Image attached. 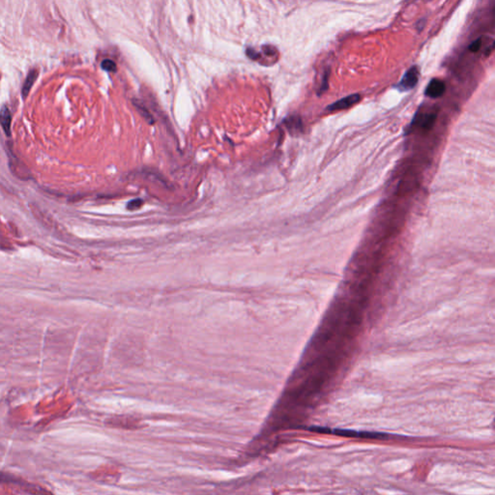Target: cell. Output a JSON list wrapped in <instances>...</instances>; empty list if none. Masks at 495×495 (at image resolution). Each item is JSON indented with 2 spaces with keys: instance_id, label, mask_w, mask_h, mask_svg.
<instances>
[{
  "instance_id": "1",
  "label": "cell",
  "mask_w": 495,
  "mask_h": 495,
  "mask_svg": "<svg viewBox=\"0 0 495 495\" xmlns=\"http://www.w3.org/2000/svg\"><path fill=\"white\" fill-rule=\"evenodd\" d=\"M309 431L320 433H331L334 435H339L342 437H350V438H360V439H386L388 438V434L382 433H372V432H358V431H350V430H331L325 428H313L309 429Z\"/></svg>"
},
{
  "instance_id": "2",
  "label": "cell",
  "mask_w": 495,
  "mask_h": 495,
  "mask_svg": "<svg viewBox=\"0 0 495 495\" xmlns=\"http://www.w3.org/2000/svg\"><path fill=\"white\" fill-rule=\"evenodd\" d=\"M419 68L413 66L403 75L401 81L396 85V88L401 92H407L413 89L419 81Z\"/></svg>"
},
{
  "instance_id": "3",
  "label": "cell",
  "mask_w": 495,
  "mask_h": 495,
  "mask_svg": "<svg viewBox=\"0 0 495 495\" xmlns=\"http://www.w3.org/2000/svg\"><path fill=\"white\" fill-rule=\"evenodd\" d=\"M446 90V85L443 80L439 78H433L430 81L429 85L425 90V94L427 97L432 99L440 98Z\"/></svg>"
},
{
  "instance_id": "4",
  "label": "cell",
  "mask_w": 495,
  "mask_h": 495,
  "mask_svg": "<svg viewBox=\"0 0 495 495\" xmlns=\"http://www.w3.org/2000/svg\"><path fill=\"white\" fill-rule=\"evenodd\" d=\"M361 99V96L359 94H352V95H349L347 97H344L333 104H331L330 106L327 107V110H330V111H336V110H341V109H346L352 106H354L356 103H358Z\"/></svg>"
},
{
  "instance_id": "5",
  "label": "cell",
  "mask_w": 495,
  "mask_h": 495,
  "mask_svg": "<svg viewBox=\"0 0 495 495\" xmlns=\"http://www.w3.org/2000/svg\"><path fill=\"white\" fill-rule=\"evenodd\" d=\"M435 118H436V115L434 113L419 115L418 117H415L414 121L412 122V125L417 124L419 127H421L424 130H431L434 124Z\"/></svg>"
},
{
  "instance_id": "6",
  "label": "cell",
  "mask_w": 495,
  "mask_h": 495,
  "mask_svg": "<svg viewBox=\"0 0 495 495\" xmlns=\"http://www.w3.org/2000/svg\"><path fill=\"white\" fill-rule=\"evenodd\" d=\"M11 121H12V115L8 108L3 107L0 111V124L5 131L7 136H10L11 131Z\"/></svg>"
},
{
  "instance_id": "7",
  "label": "cell",
  "mask_w": 495,
  "mask_h": 495,
  "mask_svg": "<svg viewBox=\"0 0 495 495\" xmlns=\"http://www.w3.org/2000/svg\"><path fill=\"white\" fill-rule=\"evenodd\" d=\"M39 73L37 70H32L30 71V73L28 74L24 83H23V86H22V90H21V93H22V97H26L32 87V85L34 84L35 80L37 79V77H38Z\"/></svg>"
},
{
  "instance_id": "8",
  "label": "cell",
  "mask_w": 495,
  "mask_h": 495,
  "mask_svg": "<svg viewBox=\"0 0 495 495\" xmlns=\"http://www.w3.org/2000/svg\"><path fill=\"white\" fill-rule=\"evenodd\" d=\"M134 104H135V106L138 108V109L139 110V112L141 113V115H142V116H144V117H145V119H146L149 123H154V121H155V120L153 119V117H152L151 113L147 110V108H146L145 107H143L142 105H139L138 102H134Z\"/></svg>"
},
{
  "instance_id": "9",
  "label": "cell",
  "mask_w": 495,
  "mask_h": 495,
  "mask_svg": "<svg viewBox=\"0 0 495 495\" xmlns=\"http://www.w3.org/2000/svg\"><path fill=\"white\" fill-rule=\"evenodd\" d=\"M102 68L108 72H115L117 69V66L114 61H112L110 59H105L102 62Z\"/></svg>"
},
{
  "instance_id": "10",
  "label": "cell",
  "mask_w": 495,
  "mask_h": 495,
  "mask_svg": "<svg viewBox=\"0 0 495 495\" xmlns=\"http://www.w3.org/2000/svg\"><path fill=\"white\" fill-rule=\"evenodd\" d=\"M481 46H482V39L478 38L477 40L472 42V44L469 45V50L472 52H477L481 48Z\"/></svg>"
},
{
  "instance_id": "11",
  "label": "cell",
  "mask_w": 495,
  "mask_h": 495,
  "mask_svg": "<svg viewBox=\"0 0 495 495\" xmlns=\"http://www.w3.org/2000/svg\"><path fill=\"white\" fill-rule=\"evenodd\" d=\"M142 203H143V201L141 200H134L128 203L127 208L130 210H135V209L139 208L142 205Z\"/></svg>"
},
{
  "instance_id": "12",
  "label": "cell",
  "mask_w": 495,
  "mask_h": 495,
  "mask_svg": "<svg viewBox=\"0 0 495 495\" xmlns=\"http://www.w3.org/2000/svg\"><path fill=\"white\" fill-rule=\"evenodd\" d=\"M247 54L249 58H251V59H253V60L257 59V58L260 56V55H259V53H258V52H256L253 48H248Z\"/></svg>"
},
{
  "instance_id": "13",
  "label": "cell",
  "mask_w": 495,
  "mask_h": 495,
  "mask_svg": "<svg viewBox=\"0 0 495 495\" xmlns=\"http://www.w3.org/2000/svg\"><path fill=\"white\" fill-rule=\"evenodd\" d=\"M263 50H264V52H265L266 54H268V55H274V54H275V52H276V49H275L273 46H263Z\"/></svg>"
},
{
  "instance_id": "14",
  "label": "cell",
  "mask_w": 495,
  "mask_h": 495,
  "mask_svg": "<svg viewBox=\"0 0 495 495\" xmlns=\"http://www.w3.org/2000/svg\"><path fill=\"white\" fill-rule=\"evenodd\" d=\"M0 482H11V479L8 475H5L0 472Z\"/></svg>"
},
{
  "instance_id": "15",
  "label": "cell",
  "mask_w": 495,
  "mask_h": 495,
  "mask_svg": "<svg viewBox=\"0 0 495 495\" xmlns=\"http://www.w3.org/2000/svg\"><path fill=\"white\" fill-rule=\"evenodd\" d=\"M327 78H328V77H324V81H325V79H326V80H327ZM326 83H327V82H326ZM324 90H325V85H324V83H322V87H321V91H324Z\"/></svg>"
}]
</instances>
